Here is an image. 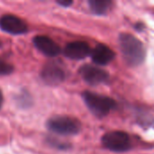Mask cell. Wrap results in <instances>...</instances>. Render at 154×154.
<instances>
[{"mask_svg": "<svg viewBox=\"0 0 154 154\" xmlns=\"http://www.w3.org/2000/svg\"><path fill=\"white\" fill-rule=\"evenodd\" d=\"M119 48L125 61L132 67L141 65L145 58V49L143 42L135 36L125 32L118 38Z\"/></svg>", "mask_w": 154, "mask_h": 154, "instance_id": "cell-1", "label": "cell"}, {"mask_svg": "<svg viewBox=\"0 0 154 154\" xmlns=\"http://www.w3.org/2000/svg\"><path fill=\"white\" fill-rule=\"evenodd\" d=\"M82 97L88 108L97 117H104L107 116L111 110L116 106V103L114 99L100 94L86 91L83 93Z\"/></svg>", "mask_w": 154, "mask_h": 154, "instance_id": "cell-2", "label": "cell"}, {"mask_svg": "<svg viewBox=\"0 0 154 154\" xmlns=\"http://www.w3.org/2000/svg\"><path fill=\"white\" fill-rule=\"evenodd\" d=\"M48 129L60 135H75L79 133L81 125L79 121L66 116H57L51 117L47 122Z\"/></svg>", "mask_w": 154, "mask_h": 154, "instance_id": "cell-3", "label": "cell"}, {"mask_svg": "<svg viewBox=\"0 0 154 154\" xmlns=\"http://www.w3.org/2000/svg\"><path fill=\"white\" fill-rule=\"evenodd\" d=\"M102 144L106 149L115 152H124L131 148L129 135L121 131H113L103 135Z\"/></svg>", "mask_w": 154, "mask_h": 154, "instance_id": "cell-4", "label": "cell"}, {"mask_svg": "<svg viewBox=\"0 0 154 154\" xmlns=\"http://www.w3.org/2000/svg\"><path fill=\"white\" fill-rule=\"evenodd\" d=\"M0 28L2 31L14 34H23L28 32L27 23L20 17L14 14H5L0 17Z\"/></svg>", "mask_w": 154, "mask_h": 154, "instance_id": "cell-5", "label": "cell"}, {"mask_svg": "<svg viewBox=\"0 0 154 154\" xmlns=\"http://www.w3.org/2000/svg\"><path fill=\"white\" fill-rule=\"evenodd\" d=\"M79 74L88 84L92 86L104 84L109 79V75L106 70L88 64L79 69Z\"/></svg>", "mask_w": 154, "mask_h": 154, "instance_id": "cell-6", "label": "cell"}, {"mask_svg": "<svg viewBox=\"0 0 154 154\" xmlns=\"http://www.w3.org/2000/svg\"><path fill=\"white\" fill-rule=\"evenodd\" d=\"M42 79L49 85H57L65 79V72L63 69L55 62L47 63L42 69Z\"/></svg>", "mask_w": 154, "mask_h": 154, "instance_id": "cell-7", "label": "cell"}, {"mask_svg": "<svg viewBox=\"0 0 154 154\" xmlns=\"http://www.w3.org/2000/svg\"><path fill=\"white\" fill-rule=\"evenodd\" d=\"M64 55L70 60H83L88 57L90 53V47L85 42L77 41L69 42L66 45L63 51Z\"/></svg>", "mask_w": 154, "mask_h": 154, "instance_id": "cell-8", "label": "cell"}, {"mask_svg": "<svg viewBox=\"0 0 154 154\" xmlns=\"http://www.w3.org/2000/svg\"><path fill=\"white\" fill-rule=\"evenodd\" d=\"M33 44L37 50L48 57H55L60 53V46L46 35H38L34 37Z\"/></svg>", "mask_w": 154, "mask_h": 154, "instance_id": "cell-9", "label": "cell"}, {"mask_svg": "<svg viewBox=\"0 0 154 154\" xmlns=\"http://www.w3.org/2000/svg\"><path fill=\"white\" fill-rule=\"evenodd\" d=\"M93 62L97 65H106L115 59V52L105 44L97 45L90 53Z\"/></svg>", "mask_w": 154, "mask_h": 154, "instance_id": "cell-10", "label": "cell"}, {"mask_svg": "<svg viewBox=\"0 0 154 154\" xmlns=\"http://www.w3.org/2000/svg\"><path fill=\"white\" fill-rule=\"evenodd\" d=\"M88 4H89L91 11L94 14L100 15V14H104L106 13V11L108 10L112 3L106 0H90Z\"/></svg>", "mask_w": 154, "mask_h": 154, "instance_id": "cell-11", "label": "cell"}, {"mask_svg": "<svg viewBox=\"0 0 154 154\" xmlns=\"http://www.w3.org/2000/svg\"><path fill=\"white\" fill-rule=\"evenodd\" d=\"M13 70H14L13 66L0 58V76L9 75L13 72Z\"/></svg>", "mask_w": 154, "mask_h": 154, "instance_id": "cell-12", "label": "cell"}, {"mask_svg": "<svg viewBox=\"0 0 154 154\" xmlns=\"http://www.w3.org/2000/svg\"><path fill=\"white\" fill-rule=\"evenodd\" d=\"M59 4L62 6H69L70 5H72V1H64V2H59Z\"/></svg>", "mask_w": 154, "mask_h": 154, "instance_id": "cell-13", "label": "cell"}, {"mask_svg": "<svg viewBox=\"0 0 154 154\" xmlns=\"http://www.w3.org/2000/svg\"><path fill=\"white\" fill-rule=\"evenodd\" d=\"M3 101H4V97H3V94H2V92L0 90V108H1V106L3 105Z\"/></svg>", "mask_w": 154, "mask_h": 154, "instance_id": "cell-14", "label": "cell"}]
</instances>
